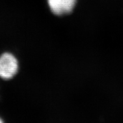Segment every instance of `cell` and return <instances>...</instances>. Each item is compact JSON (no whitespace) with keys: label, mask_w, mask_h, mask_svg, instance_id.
<instances>
[{"label":"cell","mask_w":123,"mask_h":123,"mask_svg":"<svg viewBox=\"0 0 123 123\" xmlns=\"http://www.w3.org/2000/svg\"><path fill=\"white\" fill-rule=\"evenodd\" d=\"M18 62L14 55L4 53L0 56V78L9 80L13 78L18 71Z\"/></svg>","instance_id":"1"},{"label":"cell","mask_w":123,"mask_h":123,"mask_svg":"<svg viewBox=\"0 0 123 123\" xmlns=\"http://www.w3.org/2000/svg\"><path fill=\"white\" fill-rule=\"evenodd\" d=\"M76 0H48L51 11L56 15H63L73 11Z\"/></svg>","instance_id":"2"},{"label":"cell","mask_w":123,"mask_h":123,"mask_svg":"<svg viewBox=\"0 0 123 123\" xmlns=\"http://www.w3.org/2000/svg\"><path fill=\"white\" fill-rule=\"evenodd\" d=\"M0 123H3V121H2L1 119H0Z\"/></svg>","instance_id":"3"}]
</instances>
